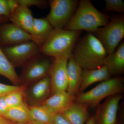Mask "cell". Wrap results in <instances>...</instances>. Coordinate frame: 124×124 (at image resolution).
I'll return each mask as SVG.
<instances>
[{
  "instance_id": "4dcf8cb0",
  "label": "cell",
  "mask_w": 124,
  "mask_h": 124,
  "mask_svg": "<svg viewBox=\"0 0 124 124\" xmlns=\"http://www.w3.org/2000/svg\"><path fill=\"white\" fill-rule=\"evenodd\" d=\"M86 124H96L94 116H91L86 121Z\"/></svg>"
},
{
  "instance_id": "7c38bea8",
  "label": "cell",
  "mask_w": 124,
  "mask_h": 124,
  "mask_svg": "<svg viewBox=\"0 0 124 124\" xmlns=\"http://www.w3.org/2000/svg\"><path fill=\"white\" fill-rule=\"evenodd\" d=\"M31 41L29 33L12 23L0 25V45H17Z\"/></svg>"
},
{
  "instance_id": "ffe728a7",
  "label": "cell",
  "mask_w": 124,
  "mask_h": 124,
  "mask_svg": "<svg viewBox=\"0 0 124 124\" xmlns=\"http://www.w3.org/2000/svg\"><path fill=\"white\" fill-rule=\"evenodd\" d=\"M2 116L12 122L32 124L29 107L26 102L19 106L9 108Z\"/></svg>"
},
{
  "instance_id": "9a60e30c",
  "label": "cell",
  "mask_w": 124,
  "mask_h": 124,
  "mask_svg": "<svg viewBox=\"0 0 124 124\" xmlns=\"http://www.w3.org/2000/svg\"><path fill=\"white\" fill-rule=\"evenodd\" d=\"M82 69L71 55L67 64L68 85L66 91L69 95L74 97L79 94L82 79Z\"/></svg>"
},
{
  "instance_id": "44dd1931",
  "label": "cell",
  "mask_w": 124,
  "mask_h": 124,
  "mask_svg": "<svg viewBox=\"0 0 124 124\" xmlns=\"http://www.w3.org/2000/svg\"><path fill=\"white\" fill-rule=\"evenodd\" d=\"M29 107L32 124H51L55 114L42 104Z\"/></svg>"
},
{
  "instance_id": "3957f363",
  "label": "cell",
  "mask_w": 124,
  "mask_h": 124,
  "mask_svg": "<svg viewBox=\"0 0 124 124\" xmlns=\"http://www.w3.org/2000/svg\"><path fill=\"white\" fill-rule=\"evenodd\" d=\"M81 31L54 29L46 41L40 47V53L48 57L68 59L72 55Z\"/></svg>"
},
{
  "instance_id": "d4e9b609",
  "label": "cell",
  "mask_w": 124,
  "mask_h": 124,
  "mask_svg": "<svg viewBox=\"0 0 124 124\" xmlns=\"http://www.w3.org/2000/svg\"><path fill=\"white\" fill-rule=\"evenodd\" d=\"M26 85H10L0 83V97L5 96L9 93L25 88Z\"/></svg>"
},
{
  "instance_id": "603a6c76",
  "label": "cell",
  "mask_w": 124,
  "mask_h": 124,
  "mask_svg": "<svg viewBox=\"0 0 124 124\" xmlns=\"http://www.w3.org/2000/svg\"><path fill=\"white\" fill-rule=\"evenodd\" d=\"M26 88L13 91L5 95V100L9 108L19 106L26 102L24 93Z\"/></svg>"
},
{
  "instance_id": "30bf717a",
  "label": "cell",
  "mask_w": 124,
  "mask_h": 124,
  "mask_svg": "<svg viewBox=\"0 0 124 124\" xmlns=\"http://www.w3.org/2000/svg\"><path fill=\"white\" fill-rule=\"evenodd\" d=\"M122 98L120 93L108 97L99 107L94 116L95 124H117V112Z\"/></svg>"
},
{
  "instance_id": "9c48e42d",
  "label": "cell",
  "mask_w": 124,
  "mask_h": 124,
  "mask_svg": "<svg viewBox=\"0 0 124 124\" xmlns=\"http://www.w3.org/2000/svg\"><path fill=\"white\" fill-rule=\"evenodd\" d=\"M24 93L25 102L29 106L42 104L51 93V82L49 76L27 85Z\"/></svg>"
},
{
  "instance_id": "d6986e66",
  "label": "cell",
  "mask_w": 124,
  "mask_h": 124,
  "mask_svg": "<svg viewBox=\"0 0 124 124\" xmlns=\"http://www.w3.org/2000/svg\"><path fill=\"white\" fill-rule=\"evenodd\" d=\"M46 18H34L31 41L40 47L54 30Z\"/></svg>"
},
{
  "instance_id": "4fadbf2b",
  "label": "cell",
  "mask_w": 124,
  "mask_h": 124,
  "mask_svg": "<svg viewBox=\"0 0 124 124\" xmlns=\"http://www.w3.org/2000/svg\"><path fill=\"white\" fill-rule=\"evenodd\" d=\"M75 98L66 91H60L51 94L41 104L54 114H60L73 104Z\"/></svg>"
},
{
  "instance_id": "ba28073f",
  "label": "cell",
  "mask_w": 124,
  "mask_h": 124,
  "mask_svg": "<svg viewBox=\"0 0 124 124\" xmlns=\"http://www.w3.org/2000/svg\"><path fill=\"white\" fill-rule=\"evenodd\" d=\"M40 48L32 41H29L2 49L9 61L15 67L23 66L32 58L40 54Z\"/></svg>"
},
{
  "instance_id": "ac0fdd59",
  "label": "cell",
  "mask_w": 124,
  "mask_h": 124,
  "mask_svg": "<svg viewBox=\"0 0 124 124\" xmlns=\"http://www.w3.org/2000/svg\"><path fill=\"white\" fill-rule=\"evenodd\" d=\"M88 108L84 103L75 102L60 114L71 124H85L89 119Z\"/></svg>"
},
{
  "instance_id": "4316f807",
  "label": "cell",
  "mask_w": 124,
  "mask_h": 124,
  "mask_svg": "<svg viewBox=\"0 0 124 124\" xmlns=\"http://www.w3.org/2000/svg\"><path fill=\"white\" fill-rule=\"evenodd\" d=\"M10 13L8 0H0V16H5L8 18Z\"/></svg>"
},
{
  "instance_id": "277c9868",
  "label": "cell",
  "mask_w": 124,
  "mask_h": 124,
  "mask_svg": "<svg viewBox=\"0 0 124 124\" xmlns=\"http://www.w3.org/2000/svg\"><path fill=\"white\" fill-rule=\"evenodd\" d=\"M123 89L124 85L121 78H110L102 81L90 90L79 94L76 97L75 102L84 103L88 107L95 108L104 99L120 93Z\"/></svg>"
},
{
  "instance_id": "2e32d148",
  "label": "cell",
  "mask_w": 124,
  "mask_h": 124,
  "mask_svg": "<svg viewBox=\"0 0 124 124\" xmlns=\"http://www.w3.org/2000/svg\"><path fill=\"white\" fill-rule=\"evenodd\" d=\"M110 76L108 69L104 66L98 69H82L79 94L84 92L85 90L92 84L107 80L111 78Z\"/></svg>"
},
{
  "instance_id": "484cf974",
  "label": "cell",
  "mask_w": 124,
  "mask_h": 124,
  "mask_svg": "<svg viewBox=\"0 0 124 124\" xmlns=\"http://www.w3.org/2000/svg\"><path fill=\"white\" fill-rule=\"evenodd\" d=\"M19 5L29 7L35 6L39 7H45L49 4L47 1L44 0H17Z\"/></svg>"
},
{
  "instance_id": "7402d4cb",
  "label": "cell",
  "mask_w": 124,
  "mask_h": 124,
  "mask_svg": "<svg viewBox=\"0 0 124 124\" xmlns=\"http://www.w3.org/2000/svg\"><path fill=\"white\" fill-rule=\"evenodd\" d=\"M0 75L9 80L15 85H20L15 67L7 58L0 45Z\"/></svg>"
},
{
  "instance_id": "8fae6325",
  "label": "cell",
  "mask_w": 124,
  "mask_h": 124,
  "mask_svg": "<svg viewBox=\"0 0 124 124\" xmlns=\"http://www.w3.org/2000/svg\"><path fill=\"white\" fill-rule=\"evenodd\" d=\"M68 60L64 58H55L53 61L49 73L51 82V94L57 92L67 91V67Z\"/></svg>"
},
{
  "instance_id": "1f68e13d",
  "label": "cell",
  "mask_w": 124,
  "mask_h": 124,
  "mask_svg": "<svg viewBox=\"0 0 124 124\" xmlns=\"http://www.w3.org/2000/svg\"><path fill=\"white\" fill-rule=\"evenodd\" d=\"M8 20H9L8 18L7 17H5V16H0V24L7 22V21Z\"/></svg>"
},
{
  "instance_id": "e0dca14e",
  "label": "cell",
  "mask_w": 124,
  "mask_h": 124,
  "mask_svg": "<svg viewBox=\"0 0 124 124\" xmlns=\"http://www.w3.org/2000/svg\"><path fill=\"white\" fill-rule=\"evenodd\" d=\"M104 66L108 69L111 76L120 75L124 73V41L113 53L108 55L105 60Z\"/></svg>"
},
{
  "instance_id": "8992f818",
  "label": "cell",
  "mask_w": 124,
  "mask_h": 124,
  "mask_svg": "<svg viewBox=\"0 0 124 124\" xmlns=\"http://www.w3.org/2000/svg\"><path fill=\"white\" fill-rule=\"evenodd\" d=\"M79 1L77 0H51L50 11L46 18L54 29H63L73 17Z\"/></svg>"
},
{
  "instance_id": "6da1fadb",
  "label": "cell",
  "mask_w": 124,
  "mask_h": 124,
  "mask_svg": "<svg viewBox=\"0 0 124 124\" xmlns=\"http://www.w3.org/2000/svg\"><path fill=\"white\" fill-rule=\"evenodd\" d=\"M108 55L97 38L90 33L79 38L72 53L78 64L87 69H98L104 66Z\"/></svg>"
},
{
  "instance_id": "83f0119b",
  "label": "cell",
  "mask_w": 124,
  "mask_h": 124,
  "mask_svg": "<svg viewBox=\"0 0 124 124\" xmlns=\"http://www.w3.org/2000/svg\"><path fill=\"white\" fill-rule=\"evenodd\" d=\"M50 124H71L61 114H56Z\"/></svg>"
},
{
  "instance_id": "f546056e",
  "label": "cell",
  "mask_w": 124,
  "mask_h": 124,
  "mask_svg": "<svg viewBox=\"0 0 124 124\" xmlns=\"http://www.w3.org/2000/svg\"><path fill=\"white\" fill-rule=\"evenodd\" d=\"M11 122V121L8 120L4 117L0 115V124H7Z\"/></svg>"
},
{
  "instance_id": "5b68a950",
  "label": "cell",
  "mask_w": 124,
  "mask_h": 124,
  "mask_svg": "<svg viewBox=\"0 0 124 124\" xmlns=\"http://www.w3.org/2000/svg\"><path fill=\"white\" fill-rule=\"evenodd\" d=\"M93 34L101 44L108 54L113 53L124 38V16L112 18L106 25L99 28Z\"/></svg>"
},
{
  "instance_id": "d6a6232c",
  "label": "cell",
  "mask_w": 124,
  "mask_h": 124,
  "mask_svg": "<svg viewBox=\"0 0 124 124\" xmlns=\"http://www.w3.org/2000/svg\"><path fill=\"white\" fill-rule=\"evenodd\" d=\"M24 124V123H15V122H11L8 124Z\"/></svg>"
},
{
  "instance_id": "5bb4252c",
  "label": "cell",
  "mask_w": 124,
  "mask_h": 124,
  "mask_svg": "<svg viewBox=\"0 0 124 124\" xmlns=\"http://www.w3.org/2000/svg\"><path fill=\"white\" fill-rule=\"evenodd\" d=\"M8 19L31 35L32 34L34 18L29 7L19 5L11 12Z\"/></svg>"
},
{
  "instance_id": "7a4b0ae2",
  "label": "cell",
  "mask_w": 124,
  "mask_h": 124,
  "mask_svg": "<svg viewBox=\"0 0 124 124\" xmlns=\"http://www.w3.org/2000/svg\"><path fill=\"white\" fill-rule=\"evenodd\" d=\"M110 20L108 15L98 10L90 0H81L73 17L63 29L93 33L106 25Z\"/></svg>"
},
{
  "instance_id": "f1b7e54d",
  "label": "cell",
  "mask_w": 124,
  "mask_h": 124,
  "mask_svg": "<svg viewBox=\"0 0 124 124\" xmlns=\"http://www.w3.org/2000/svg\"><path fill=\"white\" fill-rule=\"evenodd\" d=\"M8 108L5 100V96L0 97V115H3Z\"/></svg>"
},
{
  "instance_id": "52a82bcc",
  "label": "cell",
  "mask_w": 124,
  "mask_h": 124,
  "mask_svg": "<svg viewBox=\"0 0 124 124\" xmlns=\"http://www.w3.org/2000/svg\"><path fill=\"white\" fill-rule=\"evenodd\" d=\"M48 57L40 53L27 62L19 76L20 85L27 86L49 75L53 62Z\"/></svg>"
},
{
  "instance_id": "cb8c5ba5",
  "label": "cell",
  "mask_w": 124,
  "mask_h": 124,
  "mask_svg": "<svg viewBox=\"0 0 124 124\" xmlns=\"http://www.w3.org/2000/svg\"><path fill=\"white\" fill-rule=\"evenodd\" d=\"M105 10L107 12H124V2L122 0H105Z\"/></svg>"
}]
</instances>
